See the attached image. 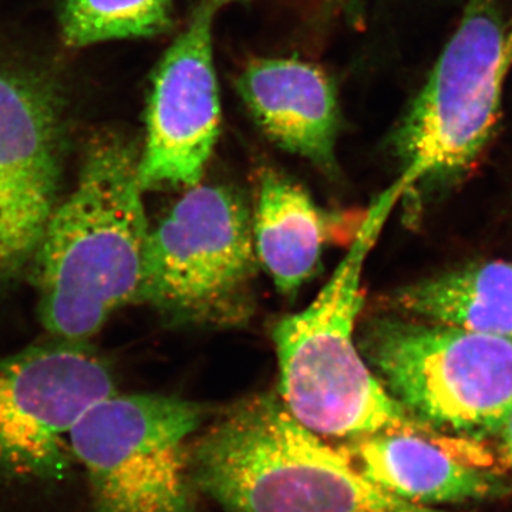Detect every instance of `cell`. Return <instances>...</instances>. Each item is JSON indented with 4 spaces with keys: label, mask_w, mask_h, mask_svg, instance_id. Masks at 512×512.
<instances>
[{
    "label": "cell",
    "mask_w": 512,
    "mask_h": 512,
    "mask_svg": "<svg viewBox=\"0 0 512 512\" xmlns=\"http://www.w3.org/2000/svg\"><path fill=\"white\" fill-rule=\"evenodd\" d=\"M138 164L127 138L94 136L72 194L47 221L30 274L52 338L89 342L111 313L137 302L150 234Z\"/></svg>",
    "instance_id": "obj_1"
},
{
    "label": "cell",
    "mask_w": 512,
    "mask_h": 512,
    "mask_svg": "<svg viewBox=\"0 0 512 512\" xmlns=\"http://www.w3.org/2000/svg\"><path fill=\"white\" fill-rule=\"evenodd\" d=\"M410 188L400 175L370 204L352 247L315 301L275 325L279 396L318 436L343 441L379 433H436L394 399L355 342L367 255Z\"/></svg>",
    "instance_id": "obj_2"
},
{
    "label": "cell",
    "mask_w": 512,
    "mask_h": 512,
    "mask_svg": "<svg viewBox=\"0 0 512 512\" xmlns=\"http://www.w3.org/2000/svg\"><path fill=\"white\" fill-rule=\"evenodd\" d=\"M192 474L228 512H441L367 480L271 396L238 403L195 439Z\"/></svg>",
    "instance_id": "obj_3"
},
{
    "label": "cell",
    "mask_w": 512,
    "mask_h": 512,
    "mask_svg": "<svg viewBox=\"0 0 512 512\" xmlns=\"http://www.w3.org/2000/svg\"><path fill=\"white\" fill-rule=\"evenodd\" d=\"M510 28L503 0H467L394 136L412 187L466 173L490 143L512 66Z\"/></svg>",
    "instance_id": "obj_4"
},
{
    "label": "cell",
    "mask_w": 512,
    "mask_h": 512,
    "mask_svg": "<svg viewBox=\"0 0 512 512\" xmlns=\"http://www.w3.org/2000/svg\"><path fill=\"white\" fill-rule=\"evenodd\" d=\"M204 404L161 394H119L93 404L70 436L90 512H195L192 436Z\"/></svg>",
    "instance_id": "obj_5"
},
{
    "label": "cell",
    "mask_w": 512,
    "mask_h": 512,
    "mask_svg": "<svg viewBox=\"0 0 512 512\" xmlns=\"http://www.w3.org/2000/svg\"><path fill=\"white\" fill-rule=\"evenodd\" d=\"M359 349L394 399L433 430L497 434L512 409V339L380 318Z\"/></svg>",
    "instance_id": "obj_6"
},
{
    "label": "cell",
    "mask_w": 512,
    "mask_h": 512,
    "mask_svg": "<svg viewBox=\"0 0 512 512\" xmlns=\"http://www.w3.org/2000/svg\"><path fill=\"white\" fill-rule=\"evenodd\" d=\"M247 204L224 185H195L150 229L137 302L174 318L221 322L247 311L255 275Z\"/></svg>",
    "instance_id": "obj_7"
},
{
    "label": "cell",
    "mask_w": 512,
    "mask_h": 512,
    "mask_svg": "<svg viewBox=\"0 0 512 512\" xmlns=\"http://www.w3.org/2000/svg\"><path fill=\"white\" fill-rule=\"evenodd\" d=\"M117 393L89 342L52 338L0 359V484L56 483L74 467L77 421Z\"/></svg>",
    "instance_id": "obj_8"
},
{
    "label": "cell",
    "mask_w": 512,
    "mask_h": 512,
    "mask_svg": "<svg viewBox=\"0 0 512 512\" xmlns=\"http://www.w3.org/2000/svg\"><path fill=\"white\" fill-rule=\"evenodd\" d=\"M62 101L43 80L0 67V284L30 268L59 204Z\"/></svg>",
    "instance_id": "obj_9"
},
{
    "label": "cell",
    "mask_w": 512,
    "mask_h": 512,
    "mask_svg": "<svg viewBox=\"0 0 512 512\" xmlns=\"http://www.w3.org/2000/svg\"><path fill=\"white\" fill-rule=\"evenodd\" d=\"M214 10L198 5L158 66L148 97L138 178L144 191L201 183L221 126Z\"/></svg>",
    "instance_id": "obj_10"
},
{
    "label": "cell",
    "mask_w": 512,
    "mask_h": 512,
    "mask_svg": "<svg viewBox=\"0 0 512 512\" xmlns=\"http://www.w3.org/2000/svg\"><path fill=\"white\" fill-rule=\"evenodd\" d=\"M336 447L363 477L410 503L491 500L511 491L500 474L458 456L456 439L436 433L370 434Z\"/></svg>",
    "instance_id": "obj_11"
},
{
    "label": "cell",
    "mask_w": 512,
    "mask_h": 512,
    "mask_svg": "<svg viewBox=\"0 0 512 512\" xmlns=\"http://www.w3.org/2000/svg\"><path fill=\"white\" fill-rule=\"evenodd\" d=\"M237 83L239 96L266 136L322 170H335L339 104L325 70L295 57L255 59Z\"/></svg>",
    "instance_id": "obj_12"
},
{
    "label": "cell",
    "mask_w": 512,
    "mask_h": 512,
    "mask_svg": "<svg viewBox=\"0 0 512 512\" xmlns=\"http://www.w3.org/2000/svg\"><path fill=\"white\" fill-rule=\"evenodd\" d=\"M394 305L424 322L512 339V265H466L399 289Z\"/></svg>",
    "instance_id": "obj_13"
},
{
    "label": "cell",
    "mask_w": 512,
    "mask_h": 512,
    "mask_svg": "<svg viewBox=\"0 0 512 512\" xmlns=\"http://www.w3.org/2000/svg\"><path fill=\"white\" fill-rule=\"evenodd\" d=\"M256 258L284 295L298 292L320 262L323 222L308 192L275 171L262 174L254 221Z\"/></svg>",
    "instance_id": "obj_14"
},
{
    "label": "cell",
    "mask_w": 512,
    "mask_h": 512,
    "mask_svg": "<svg viewBox=\"0 0 512 512\" xmlns=\"http://www.w3.org/2000/svg\"><path fill=\"white\" fill-rule=\"evenodd\" d=\"M173 26V0H64L60 29L67 46L137 39Z\"/></svg>",
    "instance_id": "obj_15"
},
{
    "label": "cell",
    "mask_w": 512,
    "mask_h": 512,
    "mask_svg": "<svg viewBox=\"0 0 512 512\" xmlns=\"http://www.w3.org/2000/svg\"><path fill=\"white\" fill-rule=\"evenodd\" d=\"M498 439H500L501 458L505 466L512 470V409L507 414L500 430L497 431Z\"/></svg>",
    "instance_id": "obj_16"
},
{
    "label": "cell",
    "mask_w": 512,
    "mask_h": 512,
    "mask_svg": "<svg viewBox=\"0 0 512 512\" xmlns=\"http://www.w3.org/2000/svg\"><path fill=\"white\" fill-rule=\"evenodd\" d=\"M232 2H235V0H200L198 5L205 6V8L214 10V12L217 13L218 10Z\"/></svg>",
    "instance_id": "obj_17"
},
{
    "label": "cell",
    "mask_w": 512,
    "mask_h": 512,
    "mask_svg": "<svg viewBox=\"0 0 512 512\" xmlns=\"http://www.w3.org/2000/svg\"><path fill=\"white\" fill-rule=\"evenodd\" d=\"M510 23H511V29H510V50H511V53H512V19L510 20Z\"/></svg>",
    "instance_id": "obj_18"
}]
</instances>
